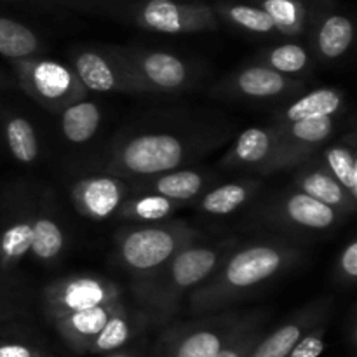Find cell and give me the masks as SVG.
I'll use <instances>...</instances> for the list:
<instances>
[{
  "mask_svg": "<svg viewBox=\"0 0 357 357\" xmlns=\"http://www.w3.org/2000/svg\"><path fill=\"white\" fill-rule=\"evenodd\" d=\"M278 128H250L239 135L220 166L225 169H250L264 173L278 150Z\"/></svg>",
  "mask_w": 357,
  "mask_h": 357,
  "instance_id": "cell-16",
  "label": "cell"
},
{
  "mask_svg": "<svg viewBox=\"0 0 357 357\" xmlns=\"http://www.w3.org/2000/svg\"><path fill=\"white\" fill-rule=\"evenodd\" d=\"M10 63L21 89L52 114H61L70 105L86 100L87 89L72 66L44 58L17 59Z\"/></svg>",
  "mask_w": 357,
  "mask_h": 357,
  "instance_id": "cell-5",
  "label": "cell"
},
{
  "mask_svg": "<svg viewBox=\"0 0 357 357\" xmlns=\"http://www.w3.org/2000/svg\"><path fill=\"white\" fill-rule=\"evenodd\" d=\"M7 86H9V82H7L6 75H3L2 70H0V87H7Z\"/></svg>",
  "mask_w": 357,
  "mask_h": 357,
  "instance_id": "cell-39",
  "label": "cell"
},
{
  "mask_svg": "<svg viewBox=\"0 0 357 357\" xmlns=\"http://www.w3.org/2000/svg\"><path fill=\"white\" fill-rule=\"evenodd\" d=\"M33 227L30 218H17L0 230V268L13 271L30 255Z\"/></svg>",
  "mask_w": 357,
  "mask_h": 357,
  "instance_id": "cell-27",
  "label": "cell"
},
{
  "mask_svg": "<svg viewBox=\"0 0 357 357\" xmlns=\"http://www.w3.org/2000/svg\"><path fill=\"white\" fill-rule=\"evenodd\" d=\"M236 248L234 241H222L208 246L183 248L149 284L138 291L139 300L157 323H166L180 307L185 295H190L218 268L223 258Z\"/></svg>",
  "mask_w": 357,
  "mask_h": 357,
  "instance_id": "cell-2",
  "label": "cell"
},
{
  "mask_svg": "<svg viewBox=\"0 0 357 357\" xmlns=\"http://www.w3.org/2000/svg\"><path fill=\"white\" fill-rule=\"evenodd\" d=\"M331 309V300H317L303 307L289 321L275 328L271 335L264 337L250 357H286L293 347L303 338L307 331L321 323H326Z\"/></svg>",
  "mask_w": 357,
  "mask_h": 357,
  "instance_id": "cell-15",
  "label": "cell"
},
{
  "mask_svg": "<svg viewBox=\"0 0 357 357\" xmlns=\"http://www.w3.org/2000/svg\"><path fill=\"white\" fill-rule=\"evenodd\" d=\"M70 197L80 215L93 222H105L114 216L128 199V188L119 176L100 174L73 183Z\"/></svg>",
  "mask_w": 357,
  "mask_h": 357,
  "instance_id": "cell-14",
  "label": "cell"
},
{
  "mask_svg": "<svg viewBox=\"0 0 357 357\" xmlns=\"http://www.w3.org/2000/svg\"><path fill=\"white\" fill-rule=\"evenodd\" d=\"M33 237H31L30 255L33 260L44 265H52L65 250V232L51 216H37L31 220Z\"/></svg>",
  "mask_w": 357,
  "mask_h": 357,
  "instance_id": "cell-28",
  "label": "cell"
},
{
  "mask_svg": "<svg viewBox=\"0 0 357 357\" xmlns=\"http://www.w3.org/2000/svg\"><path fill=\"white\" fill-rule=\"evenodd\" d=\"M261 323H264V319H261L260 314H251L248 323L227 342L225 347L218 352L216 357H250L251 352L260 344L261 338L265 337Z\"/></svg>",
  "mask_w": 357,
  "mask_h": 357,
  "instance_id": "cell-34",
  "label": "cell"
},
{
  "mask_svg": "<svg viewBox=\"0 0 357 357\" xmlns=\"http://www.w3.org/2000/svg\"><path fill=\"white\" fill-rule=\"evenodd\" d=\"M274 126V124H272ZM278 128V150L261 174L279 173L305 164L333 136L337 117H317Z\"/></svg>",
  "mask_w": 357,
  "mask_h": 357,
  "instance_id": "cell-8",
  "label": "cell"
},
{
  "mask_svg": "<svg viewBox=\"0 0 357 357\" xmlns=\"http://www.w3.org/2000/svg\"><path fill=\"white\" fill-rule=\"evenodd\" d=\"M319 166L357 201V160L354 146L344 142L324 146L321 152Z\"/></svg>",
  "mask_w": 357,
  "mask_h": 357,
  "instance_id": "cell-25",
  "label": "cell"
},
{
  "mask_svg": "<svg viewBox=\"0 0 357 357\" xmlns=\"http://www.w3.org/2000/svg\"><path fill=\"white\" fill-rule=\"evenodd\" d=\"M303 251L286 241H260L232 250L215 272L188 295L192 314L227 309L291 271Z\"/></svg>",
  "mask_w": 357,
  "mask_h": 357,
  "instance_id": "cell-1",
  "label": "cell"
},
{
  "mask_svg": "<svg viewBox=\"0 0 357 357\" xmlns=\"http://www.w3.org/2000/svg\"><path fill=\"white\" fill-rule=\"evenodd\" d=\"M250 316L223 314L185 324L171 331L160 357H216Z\"/></svg>",
  "mask_w": 357,
  "mask_h": 357,
  "instance_id": "cell-7",
  "label": "cell"
},
{
  "mask_svg": "<svg viewBox=\"0 0 357 357\" xmlns=\"http://www.w3.org/2000/svg\"><path fill=\"white\" fill-rule=\"evenodd\" d=\"M265 220L272 225L305 232H326L333 230L345 220L342 213L330 206L309 197L298 190L281 195L265 211Z\"/></svg>",
  "mask_w": 357,
  "mask_h": 357,
  "instance_id": "cell-12",
  "label": "cell"
},
{
  "mask_svg": "<svg viewBox=\"0 0 357 357\" xmlns=\"http://www.w3.org/2000/svg\"><path fill=\"white\" fill-rule=\"evenodd\" d=\"M0 357H56L40 347L24 342H0Z\"/></svg>",
  "mask_w": 357,
  "mask_h": 357,
  "instance_id": "cell-37",
  "label": "cell"
},
{
  "mask_svg": "<svg viewBox=\"0 0 357 357\" xmlns=\"http://www.w3.org/2000/svg\"><path fill=\"white\" fill-rule=\"evenodd\" d=\"M261 9L274 21L275 31L286 37H298L309 23V7L303 0H261Z\"/></svg>",
  "mask_w": 357,
  "mask_h": 357,
  "instance_id": "cell-29",
  "label": "cell"
},
{
  "mask_svg": "<svg viewBox=\"0 0 357 357\" xmlns=\"http://www.w3.org/2000/svg\"><path fill=\"white\" fill-rule=\"evenodd\" d=\"M324 335H326V323L317 324L303 335L302 340L286 357H319L324 351Z\"/></svg>",
  "mask_w": 357,
  "mask_h": 357,
  "instance_id": "cell-35",
  "label": "cell"
},
{
  "mask_svg": "<svg viewBox=\"0 0 357 357\" xmlns=\"http://www.w3.org/2000/svg\"><path fill=\"white\" fill-rule=\"evenodd\" d=\"M314 51L324 61L347 54L354 42V23L345 14L328 13L314 31Z\"/></svg>",
  "mask_w": 357,
  "mask_h": 357,
  "instance_id": "cell-21",
  "label": "cell"
},
{
  "mask_svg": "<svg viewBox=\"0 0 357 357\" xmlns=\"http://www.w3.org/2000/svg\"><path fill=\"white\" fill-rule=\"evenodd\" d=\"M260 58V65L268 66V68L288 77L296 75V73L309 72L310 65H312L309 51L303 45L293 44V42L274 45V47L261 52Z\"/></svg>",
  "mask_w": 357,
  "mask_h": 357,
  "instance_id": "cell-32",
  "label": "cell"
},
{
  "mask_svg": "<svg viewBox=\"0 0 357 357\" xmlns=\"http://www.w3.org/2000/svg\"><path fill=\"white\" fill-rule=\"evenodd\" d=\"M345 108V94L335 87H321V89L307 93L289 103L288 107L278 112L274 117V126L293 124V122L307 121L317 117H337Z\"/></svg>",
  "mask_w": 357,
  "mask_h": 357,
  "instance_id": "cell-20",
  "label": "cell"
},
{
  "mask_svg": "<svg viewBox=\"0 0 357 357\" xmlns=\"http://www.w3.org/2000/svg\"><path fill=\"white\" fill-rule=\"evenodd\" d=\"M136 23L159 33H197L218 28L213 7L176 0H149L136 13Z\"/></svg>",
  "mask_w": 357,
  "mask_h": 357,
  "instance_id": "cell-11",
  "label": "cell"
},
{
  "mask_svg": "<svg viewBox=\"0 0 357 357\" xmlns=\"http://www.w3.org/2000/svg\"><path fill=\"white\" fill-rule=\"evenodd\" d=\"M197 237V230L185 222L128 227L115 236L119 264L136 279L138 293Z\"/></svg>",
  "mask_w": 357,
  "mask_h": 357,
  "instance_id": "cell-3",
  "label": "cell"
},
{
  "mask_svg": "<svg viewBox=\"0 0 357 357\" xmlns=\"http://www.w3.org/2000/svg\"><path fill=\"white\" fill-rule=\"evenodd\" d=\"M131 75L149 93H174L190 86V66L166 51L115 49Z\"/></svg>",
  "mask_w": 357,
  "mask_h": 357,
  "instance_id": "cell-9",
  "label": "cell"
},
{
  "mask_svg": "<svg viewBox=\"0 0 357 357\" xmlns=\"http://www.w3.org/2000/svg\"><path fill=\"white\" fill-rule=\"evenodd\" d=\"M305 84L282 75L265 65H251L230 75L222 84L223 93L248 100H281L303 91Z\"/></svg>",
  "mask_w": 357,
  "mask_h": 357,
  "instance_id": "cell-13",
  "label": "cell"
},
{
  "mask_svg": "<svg viewBox=\"0 0 357 357\" xmlns=\"http://www.w3.org/2000/svg\"><path fill=\"white\" fill-rule=\"evenodd\" d=\"M3 135L14 159L21 164H31L38 157V139L33 126L23 115L3 117Z\"/></svg>",
  "mask_w": 357,
  "mask_h": 357,
  "instance_id": "cell-30",
  "label": "cell"
},
{
  "mask_svg": "<svg viewBox=\"0 0 357 357\" xmlns=\"http://www.w3.org/2000/svg\"><path fill=\"white\" fill-rule=\"evenodd\" d=\"M122 300L107 305L94 307V309L80 310V312L66 314L51 319L49 323L56 328L59 337L63 338L66 345L77 354H87L91 342L96 338V335L103 330L105 324L115 312Z\"/></svg>",
  "mask_w": 357,
  "mask_h": 357,
  "instance_id": "cell-17",
  "label": "cell"
},
{
  "mask_svg": "<svg viewBox=\"0 0 357 357\" xmlns=\"http://www.w3.org/2000/svg\"><path fill=\"white\" fill-rule=\"evenodd\" d=\"M131 335V319H129L128 309H126L124 302H122L115 309V312L112 314V317L105 324L103 330L91 342L87 354H110V352L119 351V349H122L128 344Z\"/></svg>",
  "mask_w": 357,
  "mask_h": 357,
  "instance_id": "cell-31",
  "label": "cell"
},
{
  "mask_svg": "<svg viewBox=\"0 0 357 357\" xmlns=\"http://www.w3.org/2000/svg\"><path fill=\"white\" fill-rule=\"evenodd\" d=\"M209 183H211V176L201 171L174 169L159 176L146 178L136 187V190L138 194L160 195V197L187 206L190 201L201 197Z\"/></svg>",
  "mask_w": 357,
  "mask_h": 357,
  "instance_id": "cell-18",
  "label": "cell"
},
{
  "mask_svg": "<svg viewBox=\"0 0 357 357\" xmlns=\"http://www.w3.org/2000/svg\"><path fill=\"white\" fill-rule=\"evenodd\" d=\"M101 124V110L94 101H77L59 114V128L70 143H86L96 135Z\"/></svg>",
  "mask_w": 357,
  "mask_h": 357,
  "instance_id": "cell-23",
  "label": "cell"
},
{
  "mask_svg": "<svg viewBox=\"0 0 357 357\" xmlns=\"http://www.w3.org/2000/svg\"><path fill=\"white\" fill-rule=\"evenodd\" d=\"M188 153V146L180 136L145 132L122 139L115 146L108 169L114 176L153 178L178 169Z\"/></svg>",
  "mask_w": 357,
  "mask_h": 357,
  "instance_id": "cell-4",
  "label": "cell"
},
{
  "mask_svg": "<svg viewBox=\"0 0 357 357\" xmlns=\"http://www.w3.org/2000/svg\"><path fill=\"white\" fill-rule=\"evenodd\" d=\"M107 357H139V356H135L131 354V352H122V351H115V352H110Z\"/></svg>",
  "mask_w": 357,
  "mask_h": 357,
  "instance_id": "cell-38",
  "label": "cell"
},
{
  "mask_svg": "<svg viewBox=\"0 0 357 357\" xmlns=\"http://www.w3.org/2000/svg\"><path fill=\"white\" fill-rule=\"evenodd\" d=\"M42 49L40 38L26 24L0 16V54L10 61L35 58Z\"/></svg>",
  "mask_w": 357,
  "mask_h": 357,
  "instance_id": "cell-26",
  "label": "cell"
},
{
  "mask_svg": "<svg viewBox=\"0 0 357 357\" xmlns=\"http://www.w3.org/2000/svg\"><path fill=\"white\" fill-rule=\"evenodd\" d=\"M261 188L258 180H241L232 183H223L211 188L199 197V211L213 216H225L236 213L251 201Z\"/></svg>",
  "mask_w": 357,
  "mask_h": 357,
  "instance_id": "cell-22",
  "label": "cell"
},
{
  "mask_svg": "<svg viewBox=\"0 0 357 357\" xmlns=\"http://www.w3.org/2000/svg\"><path fill=\"white\" fill-rule=\"evenodd\" d=\"M185 208L180 202L169 201L166 197L153 194H138L135 197H128L119 208V216L128 222L152 225L169 218L174 211Z\"/></svg>",
  "mask_w": 357,
  "mask_h": 357,
  "instance_id": "cell-24",
  "label": "cell"
},
{
  "mask_svg": "<svg viewBox=\"0 0 357 357\" xmlns=\"http://www.w3.org/2000/svg\"><path fill=\"white\" fill-rule=\"evenodd\" d=\"M303 167L295 176V188L323 204L330 206L344 216L352 215L357 208V201L347 194L344 187L326 173L319 164H302Z\"/></svg>",
  "mask_w": 357,
  "mask_h": 357,
  "instance_id": "cell-19",
  "label": "cell"
},
{
  "mask_svg": "<svg viewBox=\"0 0 357 357\" xmlns=\"http://www.w3.org/2000/svg\"><path fill=\"white\" fill-rule=\"evenodd\" d=\"M337 274L344 284H354L357 279V241L351 239L338 257Z\"/></svg>",
  "mask_w": 357,
  "mask_h": 357,
  "instance_id": "cell-36",
  "label": "cell"
},
{
  "mask_svg": "<svg viewBox=\"0 0 357 357\" xmlns=\"http://www.w3.org/2000/svg\"><path fill=\"white\" fill-rule=\"evenodd\" d=\"M119 300H122V291L110 279L91 274L68 275L45 286L44 312L51 321L54 317L94 309Z\"/></svg>",
  "mask_w": 357,
  "mask_h": 357,
  "instance_id": "cell-6",
  "label": "cell"
},
{
  "mask_svg": "<svg viewBox=\"0 0 357 357\" xmlns=\"http://www.w3.org/2000/svg\"><path fill=\"white\" fill-rule=\"evenodd\" d=\"M220 13L227 21L243 28V30L251 31V33H278L274 21L271 20V16L261 7L244 6V3H227V6L220 7Z\"/></svg>",
  "mask_w": 357,
  "mask_h": 357,
  "instance_id": "cell-33",
  "label": "cell"
},
{
  "mask_svg": "<svg viewBox=\"0 0 357 357\" xmlns=\"http://www.w3.org/2000/svg\"><path fill=\"white\" fill-rule=\"evenodd\" d=\"M72 70L82 86L94 93H149L124 65L115 49H80L72 58Z\"/></svg>",
  "mask_w": 357,
  "mask_h": 357,
  "instance_id": "cell-10",
  "label": "cell"
}]
</instances>
